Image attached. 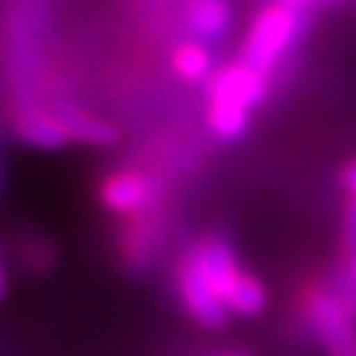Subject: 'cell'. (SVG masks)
<instances>
[{"label":"cell","mask_w":356,"mask_h":356,"mask_svg":"<svg viewBox=\"0 0 356 356\" xmlns=\"http://www.w3.org/2000/svg\"><path fill=\"white\" fill-rule=\"evenodd\" d=\"M303 15H306L303 9L286 3H273L261 9L241 45V62L264 76H270L284 59V54L292 48V42L300 37L306 26Z\"/></svg>","instance_id":"1"},{"label":"cell","mask_w":356,"mask_h":356,"mask_svg":"<svg viewBox=\"0 0 356 356\" xmlns=\"http://www.w3.org/2000/svg\"><path fill=\"white\" fill-rule=\"evenodd\" d=\"M303 312L328 356H356V314L328 286L309 289Z\"/></svg>","instance_id":"2"},{"label":"cell","mask_w":356,"mask_h":356,"mask_svg":"<svg viewBox=\"0 0 356 356\" xmlns=\"http://www.w3.org/2000/svg\"><path fill=\"white\" fill-rule=\"evenodd\" d=\"M177 292L186 306V312L205 328H222L230 317L227 303L222 300V295L213 289V284L205 278V273L197 266V261L191 255L183 258L180 270H177Z\"/></svg>","instance_id":"3"},{"label":"cell","mask_w":356,"mask_h":356,"mask_svg":"<svg viewBox=\"0 0 356 356\" xmlns=\"http://www.w3.org/2000/svg\"><path fill=\"white\" fill-rule=\"evenodd\" d=\"M266 93H270L266 76L258 73L255 67L244 65L241 59L222 67L211 81V102L233 104V107H241L250 113L266 99Z\"/></svg>","instance_id":"4"},{"label":"cell","mask_w":356,"mask_h":356,"mask_svg":"<svg viewBox=\"0 0 356 356\" xmlns=\"http://www.w3.org/2000/svg\"><path fill=\"white\" fill-rule=\"evenodd\" d=\"M188 255L197 261V266L205 273V278L213 284V289L222 295V300L227 303V295L233 292V286L238 284V278L244 275L238 270V261L230 250V244L225 238H205L197 247L188 250Z\"/></svg>","instance_id":"5"},{"label":"cell","mask_w":356,"mask_h":356,"mask_svg":"<svg viewBox=\"0 0 356 356\" xmlns=\"http://www.w3.org/2000/svg\"><path fill=\"white\" fill-rule=\"evenodd\" d=\"M154 197V186L140 171H121L113 174L102 186V202L115 213H138Z\"/></svg>","instance_id":"6"},{"label":"cell","mask_w":356,"mask_h":356,"mask_svg":"<svg viewBox=\"0 0 356 356\" xmlns=\"http://www.w3.org/2000/svg\"><path fill=\"white\" fill-rule=\"evenodd\" d=\"M230 0H188L186 3V23L197 42H219L230 31Z\"/></svg>","instance_id":"7"},{"label":"cell","mask_w":356,"mask_h":356,"mask_svg":"<svg viewBox=\"0 0 356 356\" xmlns=\"http://www.w3.org/2000/svg\"><path fill=\"white\" fill-rule=\"evenodd\" d=\"M15 129H17V138L23 143L37 146V149H62L70 140L62 118L56 113H45V110H37V107L20 110V115L15 121Z\"/></svg>","instance_id":"8"},{"label":"cell","mask_w":356,"mask_h":356,"mask_svg":"<svg viewBox=\"0 0 356 356\" xmlns=\"http://www.w3.org/2000/svg\"><path fill=\"white\" fill-rule=\"evenodd\" d=\"M56 115L62 118L70 140H79V143H87V146H113L118 140V129L110 121L84 113L73 104H62L56 110Z\"/></svg>","instance_id":"9"},{"label":"cell","mask_w":356,"mask_h":356,"mask_svg":"<svg viewBox=\"0 0 356 356\" xmlns=\"http://www.w3.org/2000/svg\"><path fill=\"white\" fill-rule=\"evenodd\" d=\"M171 67L177 76H183L186 81H205L213 70V56L208 51L205 42H183L177 45L174 54H171Z\"/></svg>","instance_id":"10"},{"label":"cell","mask_w":356,"mask_h":356,"mask_svg":"<svg viewBox=\"0 0 356 356\" xmlns=\"http://www.w3.org/2000/svg\"><path fill=\"white\" fill-rule=\"evenodd\" d=\"M227 309L230 314L238 317H255L266 309V289L255 275H241L238 284L233 286V292L227 295Z\"/></svg>","instance_id":"11"},{"label":"cell","mask_w":356,"mask_h":356,"mask_svg":"<svg viewBox=\"0 0 356 356\" xmlns=\"http://www.w3.org/2000/svg\"><path fill=\"white\" fill-rule=\"evenodd\" d=\"M211 129L216 138L222 140H236L247 132L250 124V110L233 107V104H222V102H211V113H208Z\"/></svg>","instance_id":"12"},{"label":"cell","mask_w":356,"mask_h":356,"mask_svg":"<svg viewBox=\"0 0 356 356\" xmlns=\"http://www.w3.org/2000/svg\"><path fill=\"white\" fill-rule=\"evenodd\" d=\"M342 247L350 255H356V200L348 202L345 216H342Z\"/></svg>","instance_id":"13"},{"label":"cell","mask_w":356,"mask_h":356,"mask_svg":"<svg viewBox=\"0 0 356 356\" xmlns=\"http://www.w3.org/2000/svg\"><path fill=\"white\" fill-rule=\"evenodd\" d=\"M342 186H345V191L350 194V200H356V160H350V163L342 168Z\"/></svg>","instance_id":"14"},{"label":"cell","mask_w":356,"mask_h":356,"mask_svg":"<svg viewBox=\"0 0 356 356\" xmlns=\"http://www.w3.org/2000/svg\"><path fill=\"white\" fill-rule=\"evenodd\" d=\"M345 270H348V275H350V281H353V286H356V255L348 258V266H345Z\"/></svg>","instance_id":"15"},{"label":"cell","mask_w":356,"mask_h":356,"mask_svg":"<svg viewBox=\"0 0 356 356\" xmlns=\"http://www.w3.org/2000/svg\"><path fill=\"white\" fill-rule=\"evenodd\" d=\"M275 3H286V6H298V9H303V6L314 3V0H275Z\"/></svg>","instance_id":"16"},{"label":"cell","mask_w":356,"mask_h":356,"mask_svg":"<svg viewBox=\"0 0 356 356\" xmlns=\"http://www.w3.org/2000/svg\"><path fill=\"white\" fill-rule=\"evenodd\" d=\"M225 356H244V353H225Z\"/></svg>","instance_id":"17"}]
</instances>
